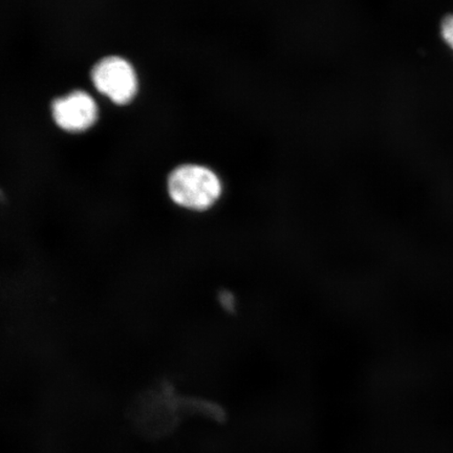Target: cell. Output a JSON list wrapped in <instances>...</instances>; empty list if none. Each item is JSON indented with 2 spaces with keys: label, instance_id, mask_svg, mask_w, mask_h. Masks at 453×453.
Masks as SVG:
<instances>
[{
  "label": "cell",
  "instance_id": "6da1fadb",
  "mask_svg": "<svg viewBox=\"0 0 453 453\" xmlns=\"http://www.w3.org/2000/svg\"><path fill=\"white\" fill-rule=\"evenodd\" d=\"M167 187L170 198L188 211H207L223 194L219 175L212 169L197 164L175 168L169 175Z\"/></svg>",
  "mask_w": 453,
  "mask_h": 453
},
{
  "label": "cell",
  "instance_id": "7a4b0ae2",
  "mask_svg": "<svg viewBox=\"0 0 453 453\" xmlns=\"http://www.w3.org/2000/svg\"><path fill=\"white\" fill-rule=\"evenodd\" d=\"M92 81L96 88L113 104H129L138 92V78L134 67L118 56L106 57L94 66Z\"/></svg>",
  "mask_w": 453,
  "mask_h": 453
},
{
  "label": "cell",
  "instance_id": "3957f363",
  "mask_svg": "<svg viewBox=\"0 0 453 453\" xmlns=\"http://www.w3.org/2000/svg\"><path fill=\"white\" fill-rule=\"evenodd\" d=\"M54 120L69 133H82L92 127L98 119V107L92 96L75 90L56 99L52 105Z\"/></svg>",
  "mask_w": 453,
  "mask_h": 453
},
{
  "label": "cell",
  "instance_id": "277c9868",
  "mask_svg": "<svg viewBox=\"0 0 453 453\" xmlns=\"http://www.w3.org/2000/svg\"><path fill=\"white\" fill-rule=\"evenodd\" d=\"M441 33L444 41L453 50V15L444 17L441 25Z\"/></svg>",
  "mask_w": 453,
  "mask_h": 453
}]
</instances>
